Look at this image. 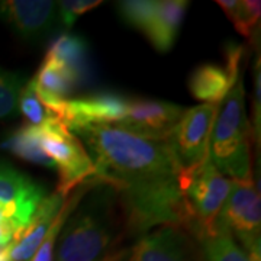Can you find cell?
Instances as JSON below:
<instances>
[{
    "label": "cell",
    "mask_w": 261,
    "mask_h": 261,
    "mask_svg": "<svg viewBox=\"0 0 261 261\" xmlns=\"http://www.w3.org/2000/svg\"><path fill=\"white\" fill-rule=\"evenodd\" d=\"M5 147L15 155H18L19 159H23L34 164H39L48 168L54 167L53 161L48 159L47 154L39 147L37 137L34 135L32 126L29 125L16 130L5 144Z\"/></svg>",
    "instance_id": "obj_20"
},
{
    "label": "cell",
    "mask_w": 261,
    "mask_h": 261,
    "mask_svg": "<svg viewBox=\"0 0 261 261\" xmlns=\"http://www.w3.org/2000/svg\"><path fill=\"white\" fill-rule=\"evenodd\" d=\"M241 71L218 64H200L189 77V90L197 100L219 105L229 93Z\"/></svg>",
    "instance_id": "obj_15"
},
{
    "label": "cell",
    "mask_w": 261,
    "mask_h": 261,
    "mask_svg": "<svg viewBox=\"0 0 261 261\" xmlns=\"http://www.w3.org/2000/svg\"><path fill=\"white\" fill-rule=\"evenodd\" d=\"M116 261H190L186 237L180 228L160 226L141 237L126 254H118Z\"/></svg>",
    "instance_id": "obj_12"
},
{
    "label": "cell",
    "mask_w": 261,
    "mask_h": 261,
    "mask_svg": "<svg viewBox=\"0 0 261 261\" xmlns=\"http://www.w3.org/2000/svg\"><path fill=\"white\" fill-rule=\"evenodd\" d=\"M218 5L224 9L226 16L231 19L235 29L244 35L250 37L252 29L260 20V2L250 0H219Z\"/></svg>",
    "instance_id": "obj_21"
},
{
    "label": "cell",
    "mask_w": 261,
    "mask_h": 261,
    "mask_svg": "<svg viewBox=\"0 0 261 261\" xmlns=\"http://www.w3.org/2000/svg\"><path fill=\"white\" fill-rule=\"evenodd\" d=\"M116 192L96 186L75 207L58 235L56 261H116L111 254L118 241Z\"/></svg>",
    "instance_id": "obj_2"
},
{
    "label": "cell",
    "mask_w": 261,
    "mask_h": 261,
    "mask_svg": "<svg viewBox=\"0 0 261 261\" xmlns=\"http://www.w3.org/2000/svg\"><path fill=\"white\" fill-rule=\"evenodd\" d=\"M25 84L23 75L0 67V119L18 112L19 97Z\"/></svg>",
    "instance_id": "obj_22"
},
{
    "label": "cell",
    "mask_w": 261,
    "mask_h": 261,
    "mask_svg": "<svg viewBox=\"0 0 261 261\" xmlns=\"http://www.w3.org/2000/svg\"><path fill=\"white\" fill-rule=\"evenodd\" d=\"M232 185L233 180L224 176L211 159L199 167L183 170L185 200L192 216V231L197 238L214 229Z\"/></svg>",
    "instance_id": "obj_6"
},
{
    "label": "cell",
    "mask_w": 261,
    "mask_h": 261,
    "mask_svg": "<svg viewBox=\"0 0 261 261\" xmlns=\"http://www.w3.org/2000/svg\"><path fill=\"white\" fill-rule=\"evenodd\" d=\"M185 111L183 106L164 100H129L126 113L121 121L115 123V126L142 138L167 140Z\"/></svg>",
    "instance_id": "obj_10"
},
{
    "label": "cell",
    "mask_w": 261,
    "mask_h": 261,
    "mask_svg": "<svg viewBox=\"0 0 261 261\" xmlns=\"http://www.w3.org/2000/svg\"><path fill=\"white\" fill-rule=\"evenodd\" d=\"M2 250H3V248H0V251H2Z\"/></svg>",
    "instance_id": "obj_27"
},
{
    "label": "cell",
    "mask_w": 261,
    "mask_h": 261,
    "mask_svg": "<svg viewBox=\"0 0 261 261\" xmlns=\"http://www.w3.org/2000/svg\"><path fill=\"white\" fill-rule=\"evenodd\" d=\"M74 132L93 161L97 183L121 196L130 232L145 233L154 226L192 229L183 192L185 167L168 140L142 138L115 125Z\"/></svg>",
    "instance_id": "obj_1"
},
{
    "label": "cell",
    "mask_w": 261,
    "mask_h": 261,
    "mask_svg": "<svg viewBox=\"0 0 261 261\" xmlns=\"http://www.w3.org/2000/svg\"><path fill=\"white\" fill-rule=\"evenodd\" d=\"M18 111L27 119L29 126H41L49 119L57 118L54 112H51L42 100L38 97L32 80H28L19 97Z\"/></svg>",
    "instance_id": "obj_23"
},
{
    "label": "cell",
    "mask_w": 261,
    "mask_h": 261,
    "mask_svg": "<svg viewBox=\"0 0 261 261\" xmlns=\"http://www.w3.org/2000/svg\"><path fill=\"white\" fill-rule=\"evenodd\" d=\"M47 197L45 187L0 161V248L13 243Z\"/></svg>",
    "instance_id": "obj_5"
},
{
    "label": "cell",
    "mask_w": 261,
    "mask_h": 261,
    "mask_svg": "<svg viewBox=\"0 0 261 261\" xmlns=\"http://www.w3.org/2000/svg\"><path fill=\"white\" fill-rule=\"evenodd\" d=\"M31 80L38 97L51 112H54L61 103L67 100V97L73 93L74 87L79 84L63 65L48 57L44 58L35 77Z\"/></svg>",
    "instance_id": "obj_16"
},
{
    "label": "cell",
    "mask_w": 261,
    "mask_h": 261,
    "mask_svg": "<svg viewBox=\"0 0 261 261\" xmlns=\"http://www.w3.org/2000/svg\"><path fill=\"white\" fill-rule=\"evenodd\" d=\"M254 99H252V140L260 142L261 130V71L260 57L254 63Z\"/></svg>",
    "instance_id": "obj_26"
},
{
    "label": "cell",
    "mask_w": 261,
    "mask_h": 261,
    "mask_svg": "<svg viewBox=\"0 0 261 261\" xmlns=\"http://www.w3.org/2000/svg\"><path fill=\"white\" fill-rule=\"evenodd\" d=\"M64 200V197L56 192L41 202L28 226L13 243L5 247L8 261H29L32 258V255L37 252L41 243L44 241L48 229L57 214L60 212Z\"/></svg>",
    "instance_id": "obj_13"
},
{
    "label": "cell",
    "mask_w": 261,
    "mask_h": 261,
    "mask_svg": "<svg viewBox=\"0 0 261 261\" xmlns=\"http://www.w3.org/2000/svg\"><path fill=\"white\" fill-rule=\"evenodd\" d=\"M90 187H94V185H90V183L89 185H83L82 189H77L74 193L70 196L68 200H64L60 212L57 214L53 224L49 226L44 241L41 243L37 252L32 255V258L29 261H54V250H56V243L57 240H58V235L61 232V229L64 226L65 221L68 219V216L73 214V211L83 200V197L87 195Z\"/></svg>",
    "instance_id": "obj_19"
},
{
    "label": "cell",
    "mask_w": 261,
    "mask_h": 261,
    "mask_svg": "<svg viewBox=\"0 0 261 261\" xmlns=\"http://www.w3.org/2000/svg\"><path fill=\"white\" fill-rule=\"evenodd\" d=\"M0 18L20 38L38 41L47 37L58 22L57 2L5 0L0 2Z\"/></svg>",
    "instance_id": "obj_11"
},
{
    "label": "cell",
    "mask_w": 261,
    "mask_h": 261,
    "mask_svg": "<svg viewBox=\"0 0 261 261\" xmlns=\"http://www.w3.org/2000/svg\"><path fill=\"white\" fill-rule=\"evenodd\" d=\"M215 228H226L235 233L250 260L260 261V192L252 178L233 180L231 193L215 222Z\"/></svg>",
    "instance_id": "obj_7"
},
{
    "label": "cell",
    "mask_w": 261,
    "mask_h": 261,
    "mask_svg": "<svg viewBox=\"0 0 261 261\" xmlns=\"http://www.w3.org/2000/svg\"><path fill=\"white\" fill-rule=\"evenodd\" d=\"M189 2L163 0L155 3V9L149 19L144 35L160 53H167L176 42Z\"/></svg>",
    "instance_id": "obj_14"
},
{
    "label": "cell",
    "mask_w": 261,
    "mask_h": 261,
    "mask_svg": "<svg viewBox=\"0 0 261 261\" xmlns=\"http://www.w3.org/2000/svg\"><path fill=\"white\" fill-rule=\"evenodd\" d=\"M251 134L245 112L244 79L240 74L229 93L219 103L209 144V159L231 180L252 178Z\"/></svg>",
    "instance_id": "obj_3"
},
{
    "label": "cell",
    "mask_w": 261,
    "mask_h": 261,
    "mask_svg": "<svg viewBox=\"0 0 261 261\" xmlns=\"http://www.w3.org/2000/svg\"><path fill=\"white\" fill-rule=\"evenodd\" d=\"M219 105L202 103L185 111L167 140L180 164L195 168L209 160V144Z\"/></svg>",
    "instance_id": "obj_8"
},
{
    "label": "cell",
    "mask_w": 261,
    "mask_h": 261,
    "mask_svg": "<svg viewBox=\"0 0 261 261\" xmlns=\"http://www.w3.org/2000/svg\"><path fill=\"white\" fill-rule=\"evenodd\" d=\"M102 5V0H64L57 3L58 19L64 23V27L71 28L74 22L83 13Z\"/></svg>",
    "instance_id": "obj_25"
},
{
    "label": "cell",
    "mask_w": 261,
    "mask_h": 261,
    "mask_svg": "<svg viewBox=\"0 0 261 261\" xmlns=\"http://www.w3.org/2000/svg\"><path fill=\"white\" fill-rule=\"evenodd\" d=\"M129 99L116 93H97L67 99L57 108L56 116L68 130L92 125H115L126 113Z\"/></svg>",
    "instance_id": "obj_9"
},
{
    "label": "cell",
    "mask_w": 261,
    "mask_h": 261,
    "mask_svg": "<svg viewBox=\"0 0 261 261\" xmlns=\"http://www.w3.org/2000/svg\"><path fill=\"white\" fill-rule=\"evenodd\" d=\"M206 261H251L226 228H215L199 237Z\"/></svg>",
    "instance_id": "obj_18"
},
{
    "label": "cell",
    "mask_w": 261,
    "mask_h": 261,
    "mask_svg": "<svg viewBox=\"0 0 261 261\" xmlns=\"http://www.w3.org/2000/svg\"><path fill=\"white\" fill-rule=\"evenodd\" d=\"M45 57L61 64L70 74L82 82L87 67V47L82 38L63 34L49 45Z\"/></svg>",
    "instance_id": "obj_17"
},
{
    "label": "cell",
    "mask_w": 261,
    "mask_h": 261,
    "mask_svg": "<svg viewBox=\"0 0 261 261\" xmlns=\"http://www.w3.org/2000/svg\"><path fill=\"white\" fill-rule=\"evenodd\" d=\"M41 149L53 161L58 173L57 193L67 197L80 185L92 183L100 186L96 180V170L89 152L82 141L58 118L49 119L41 126H32Z\"/></svg>",
    "instance_id": "obj_4"
},
{
    "label": "cell",
    "mask_w": 261,
    "mask_h": 261,
    "mask_svg": "<svg viewBox=\"0 0 261 261\" xmlns=\"http://www.w3.org/2000/svg\"><path fill=\"white\" fill-rule=\"evenodd\" d=\"M154 0H125L116 5L121 18L132 28L138 29L140 32H145L148 27L149 19L155 9Z\"/></svg>",
    "instance_id": "obj_24"
}]
</instances>
